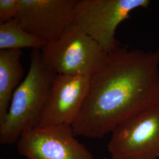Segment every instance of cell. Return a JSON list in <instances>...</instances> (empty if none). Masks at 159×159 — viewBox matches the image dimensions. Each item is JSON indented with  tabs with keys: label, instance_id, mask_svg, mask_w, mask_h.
I'll list each match as a JSON object with an SVG mask.
<instances>
[{
	"label": "cell",
	"instance_id": "6da1fadb",
	"mask_svg": "<svg viewBox=\"0 0 159 159\" xmlns=\"http://www.w3.org/2000/svg\"><path fill=\"white\" fill-rule=\"evenodd\" d=\"M158 102L159 50L119 46L91 77L87 96L71 127L76 136L102 138Z\"/></svg>",
	"mask_w": 159,
	"mask_h": 159
},
{
	"label": "cell",
	"instance_id": "7a4b0ae2",
	"mask_svg": "<svg viewBox=\"0 0 159 159\" xmlns=\"http://www.w3.org/2000/svg\"><path fill=\"white\" fill-rule=\"evenodd\" d=\"M56 75L44 64L40 50H33L29 72L14 91L0 125L1 144H16L24 131L38 125Z\"/></svg>",
	"mask_w": 159,
	"mask_h": 159
},
{
	"label": "cell",
	"instance_id": "3957f363",
	"mask_svg": "<svg viewBox=\"0 0 159 159\" xmlns=\"http://www.w3.org/2000/svg\"><path fill=\"white\" fill-rule=\"evenodd\" d=\"M43 61L56 74L92 77L105 66L109 53L74 22L41 50Z\"/></svg>",
	"mask_w": 159,
	"mask_h": 159
},
{
	"label": "cell",
	"instance_id": "277c9868",
	"mask_svg": "<svg viewBox=\"0 0 159 159\" xmlns=\"http://www.w3.org/2000/svg\"><path fill=\"white\" fill-rule=\"evenodd\" d=\"M111 134V159H159V102L126 120Z\"/></svg>",
	"mask_w": 159,
	"mask_h": 159
},
{
	"label": "cell",
	"instance_id": "5b68a950",
	"mask_svg": "<svg viewBox=\"0 0 159 159\" xmlns=\"http://www.w3.org/2000/svg\"><path fill=\"white\" fill-rule=\"evenodd\" d=\"M150 4L149 0L78 1L74 22L110 53L120 46L115 38L120 24L133 10L147 8Z\"/></svg>",
	"mask_w": 159,
	"mask_h": 159
},
{
	"label": "cell",
	"instance_id": "8992f818",
	"mask_svg": "<svg viewBox=\"0 0 159 159\" xmlns=\"http://www.w3.org/2000/svg\"><path fill=\"white\" fill-rule=\"evenodd\" d=\"M75 136L70 125L35 127L21 134L17 150L27 159H94Z\"/></svg>",
	"mask_w": 159,
	"mask_h": 159
},
{
	"label": "cell",
	"instance_id": "52a82bcc",
	"mask_svg": "<svg viewBox=\"0 0 159 159\" xmlns=\"http://www.w3.org/2000/svg\"><path fill=\"white\" fill-rule=\"evenodd\" d=\"M16 19L23 29L47 43L74 23L76 0H18Z\"/></svg>",
	"mask_w": 159,
	"mask_h": 159
},
{
	"label": "cell",
	"instance_id": "ba28073f",
	"mask_svg": "<svg viewBox=\"0 0 159 159\" xmlns=\"http://www.w3.org/2000/svg\"><path fill=\"white\" fill-rule=\"evenodd\" d=\"M91 77L57 74L37 127L72 125L87 96Z\"/></svg>",
	"mask_w": 159,
	"mask_h": 159
},
{
	"label": "cell",
	"instance_id": "9c48e42d",
	"mask_svg": "<svg viewBox=\"0 0 159 159\" xmlns=\"http://www.w3.org/2000/svg\"><path fill=\"white\" fill-rule=\"evenodd\" d=\"M21 50H0V125L10 108L12 97L23 79Z\"/></svg>",
	"mask_w": 159,
	"mask_h": 159
},
{
	"label": "cell",
	"instance_id": "30bf717a",
	"mask_svg": "<svg viewBox=\"0 0 159 159\" xmlns=\"http://www.w3.org/2000/svg\"><path fill=\"white\" fill-rule=\"evenodd\" d=\"M47 44L25 31L16 18L0 24V50L24 48L42 50Z\"/></svg>",
	"mask_w": 159,
	"mask_h": 159
},
{
	"label": "cell",
	"instance_id": "8fae6325",
	"mask_svg": "<svg viewBox=\"0 0 159 159\" xmlns=\"http://www.w3.org/2000/svg\"><path fill=\"white\" fill-rule=\"evenodd\" d=\"M18 10V0H0V24L16 18Z\"/></svg>",
	"mask_w": 159,
	"mask_h": 159
}]
</instances>
